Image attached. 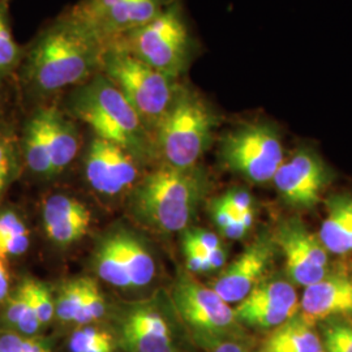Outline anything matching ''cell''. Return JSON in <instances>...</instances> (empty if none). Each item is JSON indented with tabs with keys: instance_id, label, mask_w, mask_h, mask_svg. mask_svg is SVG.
I'll use <instances>...</instances> for the list:
<instances>
[{
	"instance_id": "cell-44",
	"label": "cell",
	"mask_w": 352,
	"mask_h": 352,
	"mask_svg": "<svg viewBox=\"0 0 352 352\" xmlns=\"http://www.w3.org/2000/svg\"><path fill=\"white\" fill-rule=\"evenodd\" d=\"M0 1H7V0H0Z\"/></svg>"
},
{
	"instance_id": "cell-33",
	"label": "cell",
	"mask_w": 352,
	"mask_h": 352,
	"mask_svg": "<svg viewBox=\"0 0 352 352\" xmlns=\"http://www.w3.org/2000/svg\"><path fill=\"white\" fill-rule=\"evenodd\" d=\"M16 168V154L11 139L0 133V195L3 193Z\"/></svg>"
},
{
	"instance_id": "cell-22",
	"label": "cell",
	"mask_w": 352,
	"mask_h": 352,
	"mask_svg": "<svg viewBox=\"0 0 352 352\" xmlns=\"http://www.w3.org/2000/svg\"><path fill=\"white\" fill-rule=\"evenodd\" d=\"M24 148L26 162L32 171L41 175H52L50 155L46 148L42 122L38 111L26 126Z\"/></svg>"
},
{
	"instance_id": "cell-37",
	"label": "cell",
	"mask_w": 352,
	"mask_h": 352,
	"mask_svg": "<svg viewBox=\"0 0 352 352\" xmlns=\"http://www.w3.org/2000/svg\"><path fill=\"white\" fill-rule=\"evenodd\" d=\"M210 213H212L214 223L219 227L221 231H222L225 227L228 226L236 217H239L238 214L235 213V212L227 205V204L222 201L221 197L215 199V200L212 202Z\"/></svg>"
},
{
	"instance_id": "cell-34",
	"label": "cell",
	"mask_w": 352,
	"mask_h": 352,
	"mask_svg": "<svg viewBox=\"0 0 352 352\" xmlns=\"http://www.w3.org/2000/svg\"><path fill=\"white\" fill-rule=\"evenodd\" d=\"M29 231L19 232L4 239H0V257L4 260L7 257L20 256L29 248Z\"/></svg>"
},
{
	"instance_id": "cell-25",
	"label": "cell",
	"mask_w": 352,
	"mask_h": 352,
	"mask_svg": "<svg viewBox=\"0 0 352 352\" xmlns=\"http://www.w3.org/2000/svg\"><path fill=\"white\" fill-rule=\"evenodd\" d=\"M85 292V278L65 282L55 300V316L63 322H75Z\"/></svg>"
},
{
	"instance_id": "cell-11",
	"label": "cell",
	"mask_w": 352,
	"mask_h": 352,
	"mask_svg": "<svg viewBox=\"0 0 352 352\" xmlns=\"http://www.w3.org/2000/svg\"><path fill=\"white\" fill-rule=\"evenodd\" d=\"M330 179V168L322 157L312 146L302 145L279 166L272 182L289 206L312 209Z\"/></svg>"
},
{
	"instance_id": "cell-30",
	"label": "cell",
	"mask_w": 352,
	"mask_h": 352,
	"mask_svg": "<svg viewBox=\"0 0 352 352\" xmlns=\"http://www.w3.org/2000/svg\"><path fill=\"white\" fill-rule=\"evenodd\" d=\"M30 294L41 325H47L55 316V300L50 291L45 285L30 279Z\"/></svg>"
},
{
	"instance_id": "cell-38",
	"label": "cell",
	"mask_w": 352,
	"mask_h": 352,
	"mask_svg": "<svg viewBox=\"0 0 352 352\" xmlns=\"http://www.w3.org/2000/svg\"><path fill=\"white\" fill-rule=\"evenodd\" d=\"M24 231H28V228L17 214L12 212L0 214V239Z\"/></svg>"
},
{
	"instance_id": "cell-27",
	"label": "cell",
	"mask_w": 352,
	"mask_h": 352,
	"mask_svg": "<svg viewBox=\"0 0 352 352\" xmlns=\"http://www.w3.org/2000/svg\"><path fill=\"white\" fill-rule=\"evenodd\" d=\"M106 312V300L100 286L91 278H85V292L76 317L77 325H89L101 320Z\"/></svg>"
},
{
	"instance_id": "cell-29",
	"label": "cell",
	"mask_w": 352,
	"mask_h": 352,
	"mask_svg": "<svg viewBox=\"0 0 352 352\" xmlns=\"http://www.w3.org/2000/svg\"><path fill=\"white\" fill-rule=\"evenodd\" d=\"M89 225H90V215H87V217H78V218L58 223L55 226L46 228L45 231L49 239L54 241L55 244L71 245L85 236V234L88 232Z\"/></svg>"
},
{
	"instance_id": "cell-14",
	"label": "cell",
	"mask_w": 352,
	"mask_h": 352,
	"mask_svg": "<svg viewBox=\"0 0 352 352\" xmlns=\"http://www.w3.org/2000/svg\"><path fill=\"white\" fill-rule=\"evenodd\" d=\"M136 162L120 146L96 138L89 146L85 160V174L89 184L102 195H118L136 182Z\"/></svg>"
},
{
	"instance_id": "cell-40",
	"label": "cell",
	"mask_w": 352,
	"mask_h": 352,
	"mask_svg": "<svg viewBox=\"0 0 352 352\" xmlns=\"http://www.w3.org/2000/svg\"><path fill=\"white\" fill-rule=\"evenodd\" d=\"M206 257H208L209 266H210V269L213 272V270H217V269H219V267H222L225 265L227 258V252L223 248V245L221 244L219 247L214 248L213 251L209 252Z\"/></svg>"
},
{
	"instance_id": "cell-16",
	"label": "cell",
	"mask_w": 352,
	"mask_h": 352,
	"mask_svg": "<svg viewBox=\"0 0 352 352\" xmlns=\"http://www.w3.org/2000/svg\"><path fill=\"white\" fill-rule=\"evenodd\" d=\"M302 315L311 322L352 315V277L329 272L314 285L304 287Z\"/></svg>"
},
{
	"instance_id": "cell-32",
	"label": "cell",
	"mask_w": 352,
	"mask_h": 352,
	"mask_svg": "<svg viewBox=\"0 0 352 352\" xmlns=\"http://www.w3.org/2000/svg\"><path fill=\"white\" fill-rule=\"evenodd\" d=\"M221 241L218 236L204 228H187L184 230L183 248H195L199 251L209 253L214 248L219 247Z\"/></svg>"
},
{
	"instance_id": "cell-4",
	"label": "cell",
	"mask_w": 352,
	"mask_h": 352,
	"mask_svg": "<svg viewBox=\"0 0 352 352\" xmlns=\"http://www.w3.org/2000/svg\"><path fill=\"white\" fill-rule=\"evenodd\" d=\"M218 115L199 91L179 84L174 98L153 132L157 154L164 164L197 166L213 141Z\"/></svg>"
},
{
	"instance_id": "cell-18",
	"label": "cell",
	"mask_w": 352,
	"mask_h": 352,
	"mask_svg": "<svg viewBox=\"0 0 352 352\" xmlns=\"http://www.w3.org/2000/svg\"><path fill=\"white\" fill-rule=\"evenodd\" d=\"M317 235L329 253H352V195H337L327 200V217Z\"/></svg>"
},
{
	"instance_id": "cell-5",
	"label": "cell",
	"mask_w": 352,
	"mask_h": 352,
	"mask_svg": "<svg viewBox=\"0 0 352 352\" xmlns=\"http://www.w3.org/2000/svg\"><path fill=\"white\" fill-rule=\"evenodd\" d=\"M106 43H113L175 80L188 71L199 51L179 1L168 6L145 25Z\"/></svg>"
},
{
	"instance_id": "cell-8",
	"label": "cell",
	"mask_w": 352,
	"mask_h": 352,
	"mask_svg": "<svg viewBox=\"0 0 352 352\" xmlns=\"http://www.w3.org/2000/svg\"><path fill=\"white\" fill-rule=\"evenodd\" d=\"M175 1L177 0H81L67 14L106 43L145 25Z\"/></svg>"
},
{
	"instance_id": "cell-12",
	"label": "cell",
	"mask_w": 352,
	"mask_h": 352,
	"mask_svg": "<svg viewBox=\"0 0 352 352\" xmlns=\"http://www.w3.org/2000/svg\"><path fill=\"white\" fill-rule=\"evenodd\" d=\"M234 311L239 322L273 330L298 315L300 302L287 278L265 277Z\"/></svg>"
},
{
	"instance_id": "cell-39",
	"label": "cell",
	"mask_w": 352,
	"mask_h": 352,
	"mask_svg": "<svg viewBox=\"0 0 352 352\" xmlns=\"http://www.w3.org/2000/svg\"><path fill=\"white\" fill-rule=\"evenodd\" d=\"M186 261H187V269L190 273H209L212 272L208 257L205 253L195 251H184Z\"/></svg>"
},
{
	"instance_id": "cell-45",
	"label": "cell",
	"mask_w": 352,
	"mask_h": 352,
	"mask_svg": "<svg viewBox=\"0 0 352 352\" xmlns=\"http://www.w3.org/2000/svg\"><path fill=\"white\" fill-rule=\"evenodd\" d=\"M351 322H352V320H351Z\"/></svg>"
},
{
	"instance_id": "cell-20",
	"label": "cell",
	"mask_w": 352,
	"mask_h": 352,
	"mask_svg": "<svg viewBox=\"0 0 352 352\" xmlns=\"http://www.w3.org/2000/svg\"><path fill=\"white\" fill-rule=\"evenodd\" d=\"M116 236L132 287L148 286L155 276V263L151 252L144 243L128 232L119 231Z\"/></svg>"
},
{
	"instance_id": "cell-10",
	"label": "cell",
	"mask_w": 352,
	"mask_h": 352,
	"mask_svg": "<svg viewBox=\"0 0 352 352\" xmlns=\"http://www.w3.org/2000/svg\"><path fill=\"white\" fill-rule=\"evenodd\" d=\"M273 238L283 256L286 278L292 285L311 286L330 272L329 252L318 235L311 232L299 218L282 221Z\"/></svg>"
},
{
	"instance_id": "cell-28",
	"label": "cell",
	"mask_w": 352,
	"mask_h": 352,
	"mask_svg": "<svg viewBox=\"0 0 352 352\" xmlns=\"http://www.w3.org/2000/svg\"><path fill=\"white\" fill-rule=\"evenodd\" d=\"M321 342L324 352H352V322L327 320Z\"/></svg>"
},
{
	"instance_id": "cell-6",
	"label": "cell",
	"mask_w": 352,
	"mask_h": 352,
	"mask_svg": "<svg viewBox=\"0 0 352 352\" xmlns=\"http://www.w3.org/2000/svg\"><path fill=\"white\" fill-rule=\"evenodd\" d=\"M101 72L113 81L148 129L154 132L174 98L177 80L155 71L113 43H104Z\"/></svg>"
},
{
	"instance_id": "cell-31",
	"label": "cell",
	"mask_w": 352,
	"mask_h": 352,
	"mask_svg": "<svg viewBox=\"0 0 352 352\" xmlns=\"http://www.w3.org/2000/svg\"><path fill=\"white\" fill-rule=\"evenodd\" d=\"M30 302V296H29V285H28V279L23 282V285L19 287L17 292L13 295L10 299V302L6 307V320L10 325L16 327H19V324L21 322V320L24 318L28 307Z\"/></svg>"
},
{
	"instance_id": "cell-7",
	"label": "cell",
	"mask_w": 352,
	"mask_h": 352,
	"mask_svg": "<svg viewBox=\"0 0 352 352\" xmlns=\"http://www.w3.org/2000/svg\"><path fill=\"white\" fill-rule=\"evenodd\" d=\"M219 158L227 170L252 183L272 182L285 161L279 128L269 120H256L235 126L221 139Z\"/></svg>"
},
{
	"instance_id": "cell-24",
	"label": "cell",
	"mask_w": 352,
	"mask_h": 352,
	"mask_svg": "<svg viewBox=\"0 0 352 352\" xmlns=\"http://www.w3.org/2000/svg\"><path fill=\"white\" fill-rule=\"evenodd\" d=\"M23 59V52L13 39L7 16V3L0 1V80L11 75Z\"/></svg>"
},
{
	"instance_id": "cell-17",
	"label": "cell",
	"mask_w": 352,
	"mask_h": 352,
	"mask_svg": "<svg viewBox=\"0 0 352 352\" xmlns=\"http://www.w3.org/2000/svg\"><path fill=\"white\" fill-rule=\"evenodd\" d=\"M38 113L50 155L52 175H55L74 162L80 146L78 132L74 123L56 109H43Z\"/></svg>"
},
{
	"instance_id": "cell-42",
	"label": "cell",
	"mask_w": 352,
	"mask_h": 352,
	"mask_svg": "<svg viewBox=\"0 0 352 352\" xmlns=\"http://www.w3.org/2000/svg\"><path fill=\"white\" fill-rule=\"evenodd\" d=\"M10 292V276L4 265V260L0 257V302H3Z\"/></svg>"
},
{
	"instance_id": "cell-19",
	"label": "cell",
	"mask_w": 352,
	"mask_h": 352,
	"mask_svg": "<svg viewBox=\"0 0 352 352\" xmlns=\"http://www.w3.org/2000/svg\"><path fill=\"white\" fill-rule=\"evenodd\" d=\"M260 352H324V350L315 324L298 314L272 330Z\"/></svg>"
},
{
	"instance_id": "cell-43",
	"label": "cell",
	"mask_w": 352,
	"mask_h": 352,
	"mask_svg": "<svg viewBox=\"0 0 352 352\" xmlns=\"http://www.w3.org/2000/svg\"><path fill=\"white\" fill-rule=\"evenodd\" d=\"M213 352H250L245 350L243 346L232 342H222L215 346Z\"/></svg>"
},
{
	"instance_id": "cell-21",
	"label": "cell",
	"mask_w": 352,
	"mask_h": 352,
	"mask_svg": "<svg viewBox=\"0 0 352 352\" xmlns=\"http://www.w3.org/2000/svg\"><path fill=\"white\" fill-rule=\"evenodd\" d=\"M94 267L97 274L109 285L120 289L132 287L126 265L119 250L116 232L106 236L97 247L94 253Z\"/></svg>"
},
{
	"instance_id": "cell-1",
	"label": "cell",
	"mask_w": 352,
	"mask_h": 352,
	"mask_svg": "<svg viewBox=\"0 0 352 352\" xmlns=\"http://www.w3.org/2000/svg\"><path fill=\"white\" fill-rule=\"evenodd\" d=\"M104 42L69 14L45 29L26 52L21 76L42 96L87 82L101 72Z\"/></svg>"
},
{
	"instance_id": "cell-26",
	"label": "cell",
	"mask_w": 352,
	"mask_h": 352,
	"mask_svg": "<svg viewBox=\"0 0 352 352\" xmlns=\"http://www.w3.org/2000/svg\"><path fill=\"white\" fill-rule=\"evenodd\" d=\"M71 352H113V337L101 329L82 327L76 330L69 340Z\"/></svg>"
},
{
	"instance_id": "cell-41",
	"label": "cell",
	"mask_w": 352,
	"mask_h": 352,
	"mask_svg": "<svg viewBox=\"0 0 352 352\" xmlns=\"http://www.w3.org/2000/svg\"><path fill=\"white\" fill-rule=\"evenodd\" d=\"M21 349L23 352H51L50 347L46 342L32 337L23 338Z\"/></svg>"
},
{
	"instance_id": "cell-9",
	"label": "cell",
	"mask_w": 352,
	"mask_h": 352,
	"mask_svg": "<svg viewBox=\"0 0 352 352\" xmlns=\"http://www.w3.org/2000/svg\"><path fill=\"white\" fill-rule=\"evenodd\" d=\"M171 296L184 322L206 340H218L238 327L234 308L187 273L177 277Z\"/></svg>"
},
{
	"instance_id": "cell-35",
	"label": "cell",
	"mask_w": 352,
	"mask_h": 352,
	"mask_svg": "<svg viewBox=\"0 0 352 352\" xmlns=\"http://www.w3.org/2000/svg\"><path fill=\"white\" fill-rule=\"evenodd\" d=\"M222 201L227 204L235 213H245L248 210H253V199L251 193L243 188H232L221 196Z\"/></svg>"
},
{
	"instance_id": "cell-23",
	"label": "cell",
	"mask_w": 352,
	"mask_h": 352,
	"mask_svg": "<svg viewBox=\"0 0 352 352\" xmlns=\"http://www.w3.org/2000/svg\"><path fill=\"white\" fill-rule=\"evenodd\" d=\"M87 215H90V212L82 202L65 195L51 196L43 204L42 210L45 230L65 221Z\"/></svg>"
},
{
	"instance_id": "cell-13",
	"label": "cell",
	"mask_w": 352,
	"mask_h": 352,
	"mask_svg": "<svg viewBox=\"0 0 352 352\" xmlns=\"http://www.w3.org/2000/svg\"><path fill=\"white\" fill-rule=\"evenodd\" d=\"M277 250L273 234H261L217 278L212 289L228 302H240L263 279Z\"/></svg>"
},
{
	"instance_id": "cell-15",
	"label": "cell",
	"mask_w": 352,
	"mask_h": 352,
	"mask_svg": "<svg viewBox=\"0 0 352 352\" xmlns=\"http://www.w3.org/2000/svg\"><path fill=\"white\" fill-rule=\"evenodd\" d=\"M122 337L129 352H176L168 321L154 302L131 304L122 318Z\"/></svg>"
},
{
	"instance_id": "cell-3",
	"label": "cell",
	"mask_w": 352,
	"mask_h": 352,
	"mask_svg": "<svg viewBox=\"0 0 352 352\" xmlns=\"http://www.w3.org/2000/svg\"><path fill=\"white\" fill-rule=\"evenodd\" d=\"M208 190V177L199 166L180 168L164 164L139 183L129 210L142 226L158 234L184 231Z\"/></svg>"
},
{
	"instance_id": "cell-36",
	"label": "cell",
	"mask_w": 352,
	"mask_h": 352,
	"mask_svg": "<svg viewBox=\"0 0 352 352\" xmlns=\"http://www.w3.org/2000/svg\"><path fill=\"white\" fill-rule=\"evenodd\" d=\"M254 221V212L250 210L236 217L228 226L222 230V234L228 239H241L251 230Z\"/></svg>"
},
{
	"instance_id": "cell-2",
	"label": "cell",
	"mask_w": 352,
	"mask_h": 352,
	"mask_svg": "<svg viewBox=\"0 0 352 352\" xmlns=\"http://www.w3.org/2000/svg\"><path fill=\"white\" fill-rule=\"evenodd\" d=\"M67 107L76 119L94 131L96 138L120 146L138 162L158 155L148 126L123 93L102 72L74 88Z\"/></svg>"
}]
</instances>
